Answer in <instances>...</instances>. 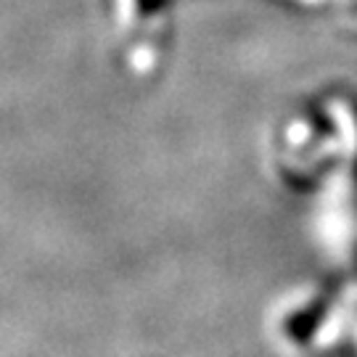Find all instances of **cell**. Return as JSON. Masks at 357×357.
Segmentation results:
<instances>
[]
</instances>
